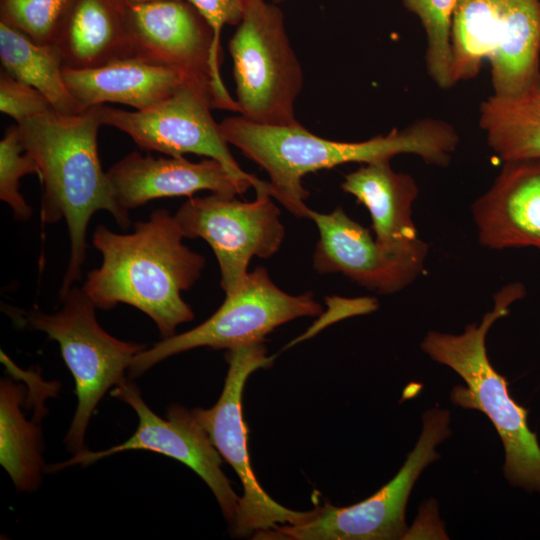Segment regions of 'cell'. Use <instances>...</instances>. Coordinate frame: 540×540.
Returning <instances> with one entry per match:
<instances>
[{
    "label": "cell",
    "instance_id": "6da1fadb",
    "mask_svg": "<svg viewBox=\"0 0 540 540\" xmlns=\"http://www.w3.org/2000/svg\"><path fill=\"white\" fill-rule=\"evenodd\" d=\"M219 127L228 144L267 172L271 196L293 215L306 218L309 192L302 179L309 173L351 162L390 161L399 154H413L426 163L447 166L459 143L453 126L433 118L419 119L403 129L359 142L322 138L301 124H258L240 115L224 119Z\"/></svg>",
    "mask_w": 540,
    "mask_h": 540
},
{
    "label": "cell",
    "instance_id": "7a4b0ae2",
    "mask_svg": "<svg viewBox=\"0 0 540 540\" xmlns=\"http://www.w3.org/2000/svg\"><path fill=\"white\" fill-rule=\"evenodd\" d=\"M184 238L166 209L136 222L129 234L99 225L93 245L102 254V264L87 274L82 291L96 308L128 304L149 316L163 338L175 335L178 325L194 318L181 293L193 286L205 266V258L189 249Z\"/></svg>",
    "mask_w": 540,
    "mask_h": 540
},
{
    "label": "cell",
    "instance_id": "3957f363",
    "mask_svg": "<svg viewBox=\"0 0 540 540\" xmlns=\"http://www.w3.org/2000/svg\"><path fill=\"white\" fill-rule=\"evenodd\" d=\"M24 150L36 161L43 185L42 224L64 219L70 257L60 298L81 278L87 226L100 210L108 211L122 228L130 225L129 211L116 200L107 172L101 166L97 135L102 126L95 107L64 115L54 109L17 124Z\"/></svg>",
    "mask_w": 540,
    "mask_h": 540
},
{
    "label": "cell",
    "instance_id": "277c9868",
    "mask_svg": "<svg viewBox=\"0 0 540 540\" xmlns=\"http://www.w3.org/2000/svg\"><path fill=\"white\" fill-rule=\"evenodd\" d=\"M523 294L519 284L501 288L494 295L492 310L480 323L467 325L458 335L430 331L421 348L432 360L453 369L466 383V387H454L452 402L465 409L479 410L496 428L505 451L503 472L508 482L540 494L537 434L528 426V410L514 401L505 377L490 363L485 344L491 326L507 315L509 306Z\"/></svg>",
    "mask_w": 540,
    "mask_h": 540
},
{
    "label": "cell",
    "instance_id": "5b68a950",
    "mask_svg": "<svg viewBox=\"0 0 540 540\" xmlns=\"http://www.w3.org/2000/svg\"><path fill=\"white\" fill-rule=\"evenodd\" d=\"M60 299V310L52 314L34 307L20 318L22 325L44 332L59 344L74 378L77 406L64 443L75 455L86 450L85 434L97 404L126 378L125 371L146 345L122 341L106 332L97 321L96 306L82 289L72 287Z\"/></svg>",
    "mask_w": 540,
    "mask_h": 540
},
{
    "label": "cell",
    "instance_id": "8992f818",
    "mask_svg": "<svg viewBox=\"0 0 540 540\" xmlns=\"http://www.w3.org/2000/svg\"><path fill=\"white\" fill-rule=\"evenodd\" d=\"M228 48L239 115L263 125L300 124L295 102L302 90L303 72L277 4L245 0L242 20Z\"/></svg>",
    "mask_w": 540,
    "mask_h": 540
},
{
    "label": "cell",
    "instance_id": "52a82bcc",
    "mask_svg": "<svg viewBox=\"0 0 540 540\" xmlns=\"http://www.w3.org/2000/svg\"><path fill=\"white\" fill-rule=\"evenodd\" d=\"M422 433L401 469L367 499L347 507L330 503L311 510L295 524H279L254 534V539L395 540L407 534L405 509L422 471L439 458L435 447L450 436V413L432 408L422 416Z\"/></svg>",
    "mask_w": 540,
    "mask_h": 540
},
{
    "label": "cell",
    "instance_id": "ba28073f",
    "mask_svg": "<svg viewBox=\"0 0 540 540\" xmlns=\"http://www.w3.org/2000/svg\"><path fill=\"white\" fill-rule=\"evenodd\" d=\"M134 55L165 66L211 109L239 113L221 77L222 50L214 33L187 0L122 7Z\"/></svg>",
    "mask_w": 540,
    "mask_h": 540
},
{
    "label": "cell",
    "instance_id": "9c48e42d",
    "mask_svg": "<svg viewBox=\"0 0 540 540\" xmlns=\"http://www.w3.org/2000/svg\"><path fill=\"white\" fill-rule=\"evenodd\" d=\"M321 311L312 293H286L275 285L265 268L257 267L206 321L138 353L128 376L138 377L162 360L194 348L231 350L264 342L265 336L278 326L300 317L316 316Z\"/></svg>",
    "mask_w": 540,
    "mask_h": 540
},
{
    "label": "cell",
    "instance_id": "30bf717a",
    "mask_svg": "<svg viewBox=\"0 0 540 540\" xmlns=\"http://www.w3.org/2000/svg\"><path fill=\"white\" fill-rule=\"evenodd\" d=\"M225 358L228 371L218 401L209 409L192 411L243 485V496L230 526L236 536L244 537L279 524L302 522L311 511L290 510L274 501L258 483L249 460L242 393L248 377L259 368H269L274 356L268 357L264 342H257L227 350Z\"/></svg>",
    "mask_w": 540,
    "mask_h": 540
},
{
    "label": "cell",
    "instance_id": "8fae6325",
    "mask_svg": "<svg viewBox=\"0 0 540 540\" xmlns=\"http://www.w3.org/2000/svg\"><path fill=\"white\" fill-rule=\"evenodd\" d=\"M272 198L268 191L251 202L212 193L189 197L174 215L185 238H201L213 250L226 296L244 282L252 257L269 258L282 245L285 228Z\"/></svg>",
    "mask_w": 540,
    "mask_h": 540
},
{
    "label": "cell",
    "instance_id": "7c38bea8",
    "mask_svg": "<svg viewBox=\"0 0 540 540\" xmlns=\"http://www.w3.org/2000/svg\"><path fill=\"white\" fill-rule=\"evenodd\" d=\"M111 395L127 403L136 412L138 426L134 434L123 443L105 450L86 449L67 461L46 466V471L52 473L73 465L87 466L128 450L159 453L181 462L199 475L213 492L231 525L240 497L234 492L221 468L220 453L193 411L172 405L167 410V418L163 419L150 409L138 387L127 378L114 386Z\"/></svg>",
    "mask_w": 540,
    "mask_h": 540
},
{
    "label": "cell",
    "instance_id": "4fadbf2b",
    "mask_svg": "<svg viewBox=\"0 0 540 540\" xmlns=\"http://www.w3.org/2000/svg\"><path fill=\"white\" fill-rule=\"evenodd\" d=\"M102 125L127 134L141 149L172 157L197 154L220 162L235 177L249 181L256 192L270 191L268 182L241 169L231 154L211 108L190 88L144 110L95 107Z\"/></svg>",
    "mask_w": 540,
    "mask_h": 540
},
{
    "label": "cell",
    "instance_id": "5bb4252c",
    "mask_svg": "<svg viewBox=\"0 0 540 540\" xmlns=\"http://www.w3.org/2000/svg\"><path fill=\"white\" fill-rule=\"evenodd\" d=\"M319 231L313 265L317 272L342 273L379 294H394L422 272L426 257L395 256L386 252L368 229L341 207L330 213L309 210Z\"/></svg>",
    "mask_w": 540,
    "mask_h": 540
},
{
    "label": "cell",
    "instance_id": "9a60e30c",
    "mask_svg": "<svg viewBox=\"0 0 540 540\" xmlns=\"http://www.w3.org/2000/svg\"><path fill=\"white\" fill-rule=\"evenodd\" d=\"M107 176L116 200L128 211L154 199L192 197L202 190L235 197L253 187L212 158L191 162L183 156L156 158L138 152L113 164Z\"/></svg>",
    "mask_w": 540,
    "mask_h": 540
},
{
    "label": "cell",
    "instance_id": "2e32d148",
    "mask_svg": "<svg viewBox=\"0 0 540 540\" xmlns=\"http://www.w3.org/2000/svg\"><path fill=\"white\" fill-rule=\"evenodd\" d=\"M472 215L481 245L540 249V160L504 162Z\"/></svg>",
    "mask_w": 540,
    "mask_h": 540
},
{
    "label": "cell",
    "instance_id": "e0dca14e",
    "mask_svg": "<svg viewBox=\"0 0 540 540\" xmlns=\"http://www.w3.org/2000/svg\"><path fill=\"white\" fill-rule=\"evenodd\" d=\"M341 188L367 208L381 248L395 256L427 257L428 245L412 219L418 186L411 175L394 171L390 161L366 163L345 175Z\"/></svg>",
    "mask_w": 540,
    "mask_h": 540
},
{
    "label": "cell",
    "instance_id": "ac0fdd59",
    "mask_svg": "<svg viewBox=\"0 0 540 540\" xmlns=\"http://www.w3.org/2000/svg\"><path fill=\"white\" fill-rule=\"evenodd\" d=\"M63 77L83 110L105 103L144 110L187 87L175 71L136 55L95 68H64Z\"/></svg>",
    "mask_w": 540,
    "mask_h": 540
},
{
    "label": "cell",
    "instance_id": "d6986e66",
    "mask_svg": "<svg viewBox=\"0 0 540 540\" xmlns=\"http://www.w3.org/2000/svg\"><path fill=\"white\" fill-rule=\"evenodd\" d=\"M1 362L10 376L0 382V463L18 491L31 492L40 486L46 469L41 432L46 406L37 407L31 418L27 417L26 382L3 351Z\"/></svg>",
    "mask_w": 540,
    "mask_h": 540
},
{
    "label": "cell",
    "instance_id": "ffe728a7",
    "mask_svg": "<svg viewBox=\"0 0 540 540\" xmlns=\"http://www.w3.org/2000/svg\"><path fill=\"white\" fill-rule=\"evenodd\" d=\"M55 45L64 68H95L134 56L122 10L112 0H74Z\"/></svg>",
    "mask_w": 540,
    "mask_h": 540
},
{
    "label": "cell",
    "instance_id": "44dd1931",
    "mask_svg": "<svg viewBox=\"0 0 540 540\" xmlns=\"http://www.w3.org/2000/svg\"><path fill=\"white\" fill-rule=\"evenodd\" d=\"M493 94L515 95L540 75V0H503L502 28L489 59Z\"/></svg>",
    "mask_w": 540,
    "mask_h": 540
},
{
    "label": "cell",
    "instance_id": "7402d4cb",
    "mask_svg": "<svg viewBox=\"0 0 540 540\" xmlns=\"http://www.w3.org/2000/svg\"><path fill=\"white\" fill-rule=\"evenodd\" d=\"M479 126L503 162L540 160V75L518 94L484 100Z\"/></svg>",
    "mask_w": 540,
    "mask_h": 540
},
{
    "label": "cell",
    "instance_id": "603a6c76",
    "mask_svg": "<svg viewBox=\"0 0 540 540\" xmlns=\"http://www.w3.org/2000/svg\"><path fill=\"white\" fill-rule=\"evenodd\" d=\"M0 60L7 74L41 92L56 112L85 111L66 86L63 59L55 44L37 43L0 22Z\"/></svg>",
    "mask_w": 540,
    "mask_h": 540
},
{
    "label": "cell",
    "instance_id": "cb8c5ba5",
    "mask_svg": "<svg viewBox=\"0 0 540 540\" xmlns=\"http://www.w3.org/2000/svg\"><path fill=\"white\" fill-rule=\"evenodd\" d=\"M503 0H458L451 32L452 84L475 77L494 54L502 28Z\"/></svg>",
    "mask_w": 540,
    "mask_h": 540
},
{
    "label": "cell",
    "instance_id": "d4e9b609",
    "mask_svg": "<svg viewBox=\"0 0 540 540\" xmlns=\"http://www.w3.org/2000/svg\"><path fill=\"white\" fill-rule=\"evenodd\" d=\"M420 20L427 39L425 61L428 73L441 88L451 87L450 32L458 0H402Z\"/></svg>",
    "mask_w": 540,
    "mask_h": 540
},
{
    "label": "cell",
    "instance_id": "484cf974",
    "mask_svg": "<svg viewBox=\"0 0 540 540\" xmlns=\"http://www.w3.org/2000/svg\"><path fill=\"white\" fill-rule=\"evenodd\" d=\"M74 0H0V22L41 44H55Z\"/></svg>",
    "mask_w": 540,
    "mask_h": 540
},
{
    "label": "cell",
    "instance_id": "4316f807",
    "mask_svg": "<svg viewBox=\"0 0 540 540\" xmlns=\"http://www.w3.org/2000/svg\"><path fill=\"white\" fill-rule=\"evenodd\" d=\"M28 174L40 177L39 167L21 142L18 125L9 126L0 141V199L18 221H26L32 208L20 193V179Z\"/></svg>",
    "mask_w": 540,
    "mask_h": 540
},
{
    "label": "cell",
    "instance_id": "83f0119b",
    "mask_svg": "<svg viewBox=\"0 0 540 540\" xmlns=\"http://www.w3.org/2000/svg\"><path fill=\"white\" fill-rule=\"evenodd\" d=\"M48 99L34 87L27 85L4 70L0 73V111L16 123L52 110Z\"/></svg>",
    "mask_w": 540,
    "mask_h": 540
},
{
    "label": "cell",
    "instance_id": "f1b7e54d",
    "mask_svg": "<svg viewBox=\"0 0 540 540\" xmlns=\"http://www.w3.org/2000/svg\"><path fill=\"white\" fill-rule=\"evenodd\" d=\"M211 27L216 45L221 47V32L225 25H238L243 17L245 0H187Z\"/></svg>",
    "mask_w": 540,
    "mask_h": 540
},
{
    "label": "cell",
    "instance_id": "f546056e",
    "mask_svg": "<svg viewBox=\"0 0 540 540\" xmlns=\"http://www.w3.org/2000/svg\"><path fill=\"white\" fill-rule=\"evenodd\" d=\"M112 1L122 9V7L126 5H138V4L152 3V2L165 1V0H112Z\"/></svg>",
    "mask_w": 540,
    "mask_h": 540
},
{
    "label": "cell",
    "instance_id": "4dcf8cb0",
    "mask_svg": "<svg viewBox=\"0 0 540 540\" xmlns=\"http://www.w3.org/2000/svg\"><path fill=\"white\" fill-rule=\"evenodd\" d=\"M271 2L275 3V4H279L285 0H270Z\"/></svg>",
    "mask_w": 540,
    "mask_h": 540
}]
</instances>
